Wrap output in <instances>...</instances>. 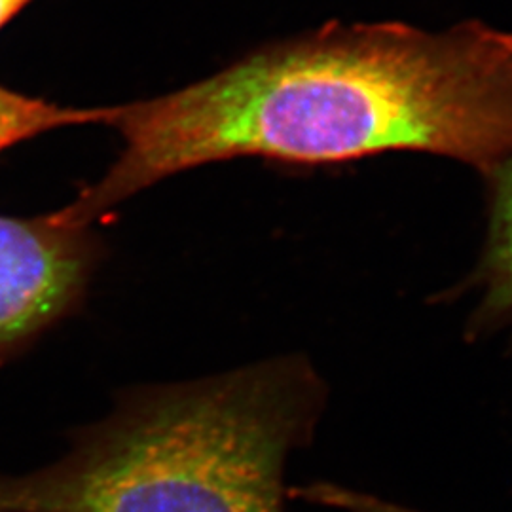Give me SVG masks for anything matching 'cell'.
Here are the masks:
<instances>
[{
    "label": "cell",
    "mask_w": 512,
    "mask_h": 512,
    "mask_svg": "<svg viewBox=\"0 0 512 512\" xmlns=\"http://www.w3.org/2000/svg\"><path fill=\"white\" fill-rule=\"evenodd\" d=\"M124 148L59 209L80 226L198 165L258 156L342 164L429 152L492 175L512 152V33L463 23L329 25L162 97L110 107Z\"/></svg>",
    "instance_id": "cell-1"
},
{
    "label": "cell",
    "mask_w": 512,
    "mask_h": 512,
    "mask_svg": "<svg viewBox=\"0 0 512 512\" xmlns=\"http://www.w3.org/2000/svg\"><path fill=\"white\" fill-rule=\"evenodd\" d=\"M325 395L300 357L131 391L54 465L0 473V512H285Z\"/></svg>",
    "instance_id": "cell-2"
},
{
    "label": "cell",
    "mask_w": 512,
    "mask_h": 512,
    "mask_svg": "<svg viewBox=\"0 0 512 512\" xmlns=\"http://www.w3.org/2000/svg\"><path fill=\"white\" fill-rule=\"evenodd\" d=\"M97 253L88 226L57 211L35 219L0 215V361L80 306Z\"/></svg>",
    "instance_id": "cell-3"
},
{
    "label": "cell",
    "mask_w": 512,
    "mask_h": 512,
    "mask_svg": "<svg viewBox=\"0 0 512 512\" xmlns=\"http://www.w3.org/2000/svg\"><path fill=\"white\" fill-rule=\"evenodd\" d=\"M492 177V219L480 283L484 302L480 315L512 325V152Z\"/></svg>",
    "instance_id": "cell-4"
},
{
    "label": "cell",
    "mask_w": 512,
    "mask_h": 512,
    "mask_svg": "<svg viewBox=\"0 0 512 512\" xmlns=\"http://www.w3.org/2000/svg\"><path fill=\"white\" fill-rule=\"evenodd\" d=\"M109 109H69L0 86V152L52 129L107 124Z\"/></svg>",
    "instance_id": "cell-5"
},
{
    "label": "cell",
    "mask_w": 512,
    "mask_h": 512,
    "mask_svg": "<svg viewBox=\"0 0 512 512\" xmlns=\"http://www.w3.org/2000/svg\"><path fill=\"white\" fill-rule=\"evenodd\" d=\"M31 0H0V29L19 14Z\"/></svg>",
    "instance_id": "cell-6"
},
{
    "label": "cell",
    "mask_w": 512,
    "mask_h": 512,
    "mask_svg": "<svg viewBox=\"0 0 512 512\" xmlns=\"http://www.w3.org/2000/svg\"><path fill=\"white\" fill-rule=\"evenodd\" d=\"M378 512H425L418 511V509H410V507H406V505H399V503H393V501H385L380 505V509Z\"/></svg>",
    "instance_id": "cell-7"
}]
</instances>
